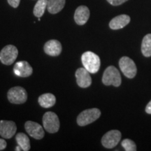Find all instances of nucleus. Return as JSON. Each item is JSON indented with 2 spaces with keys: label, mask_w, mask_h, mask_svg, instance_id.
Instances as JSON below:
<instances>
[{
  "label": "nucleus",
  "mask_w": 151,
  "mask_h": 151,
  "mask_svg": "<svg viewBox=\"0 0 151 151\" xmlns=\"http://www.w3.org/2000/svg\"><path fill=\"white\" fill-rule=\"evenodd\" d=\"M81 61L85 69L91 73H95L99 71L101 61L99 57L91 51L84 52L81 56Z\"/></svg>",
  "instance_id": "f257e3e1"
},
{
  "label": "nucleus",
  "mask_w": 151,
  "mask_h": 151,
  "mask_svg": "<svg viewBox=\"0 0 151 151\" xmlns=\"http://www.w3.org/2000/svg\"><path fill=\"white\" fill-rule=\"evenodd\" d=\"M146 111L148 114H151V101L147 104L146 107Z\"/></svg>",
  "instance_id": "393cba45"
},
{
  "label": "nucleus",
  "mask_w": 151,
  "mask_h": 151,
  "mask_svg": "<svg viewBox=\"0 0 151 151\" xmlns=\"http://www.w3.org/2000/svg\"><path fill=\"white\" fill-rule=\"evenodd\" d=\"M90 10L86 6H80L76 9L74 20L78 25H83L90 18Z\"/></svg>",
  "instance_id": "4468645a"
},
{
  "label": "nucleus",
  "mask_w": 151,
  "mask_h": 151,
  "mask_svg": "<svg viewBox=\"0 0 151 151\" xmlns=\"http://www.w3.org/2000/svg\"><path fill=\"white\" fill-rule=\"evenodd\" d=\"M127 1L128 0H107V1L113 6H119Z\"/></svg>",
  "instance_id": "4be33fe9"
},
{
  "label": "nucleus",
  "mask_w": 151,
  "mask_h": 151,
  "mask_svg": "<svg viewBox=\"0 0 151 151\" xmlns=\"http://www.w3.org/2000/svg\"><path fill=\"white\" fill-rule=\"evenodd\" d=\"M7 98L11 103L22 104L27 100V91L20 86L14 87L7 92Z\"/></svg>",
  "instance_id": "39448f33"
},
{
  "label": "nucleus",
  "mask_w": 151,
  "mask_h": 151,
  "mask_svg": "<svg viewBox=\"0 0 151 151\" xmlns=\"http://www.w3.org/2000/svg\"><path fill=\"white\" fill-rule=\"evenodd\" d=\"M16 151H19V150H22V149L21 148V147H20V146H17L16 148Z\"/></svg>",
  "instance_id": "a878e982"
},
{
  "label": "nucleus",
  "mask_w": 151,
  "mask_h": 151,
  "mask_svg": "<svg viewBox=\"0 0 151 151\" xmlns=\"http://www.w3.org/2000/svg\"><path fill=\"white\" fill-rule=\"evenodd\" d=\"M121 76L116 67L109 66L106 69L102 76V83L105 86L119 87L121 85Z\"/></svg>",
  "instance_id": "f03ea898"
},
{
  "label": "nucleus",
  "mask_w": 151,
  "mask_h": 151,
  "mask_svg": "<svg viewBox=\"0 0 151 151\" xmlns=\"http://www.w3.org/2000/svg\"><path fill=\"white\" fill-rule=\"evenodd\" d=\"M43 50L48 55L52 57L58 56L62 52V44L58 40H55V39L49 40L45 43L44 46H43Z\"/></svg>",
  "instance_id": "ddd939ff"
},
{
  "label": "nucleus",
  "mask_w": 151,
  "mask_h": 151,
  "mask_svg": "<svg viewBox=\"0 0 151 151\" xmlns=\"http://www.w3.org/2000/svg\"><path fill=\"white\" fill-rule=\"evenodd\" d=\"M130 22V17L127 15L122 14L115 17L109 22V27L111 29L116 30L122 29L127 25Z\"/></svg>",
  "instance_id": "2eb2a0df"
},
{
  "label": "nucleus",
  "mask_w": 151,
  "mask_h": 151,
  "mask_svg": "<svg viewBox=\"0 0 151 151\" xmlns=\"http://www.w3.org/2000/svg\"><path fill=\"white\" fill-rule=\"evenodd\" d=\"M7 143L4 139H0V150H3L6 148Z\"/></svg>",
  "instance_id": "b1692460"
},
{
  "label": "nucleus",
  "mask_w": 151,
  "mask_h": 151,
  "mask_svg": "<svg viewBox=\"0 0 151 151\" xmlns=\"http://www.w3.org/2000/svg\"><path fill=\"white\" fill-rule=\"evenodd\" d=\"M76 78L77 84L82 88H88L92 84V78L90 72L85 68H78L76 71Z\"/></svg>",
  "instance_id": "9b49d317"
},
{
  "label": "nucleus",
  "mask_w": 151,
  "mask_h": 151,
  "mask_svg": "<svg viewBox=\"0 0 151 151\" xmlns=\"http://www.w3.org/2000/svg\"><path fill=\"white\" fill-rule=\"evenodd\" d=\"M43 125L48 133H56L60 129V122L56 113L51 111L45 113L43 116Z\"/></svg>",
  "instance_id": "20e7f679"
},
{
  "label": "nucleus",
  "mask_w": 151,
  "mask_h": 151,
  "mask_svg": "<svg viewBox=\"0 0 151 151\" xmlns=\"http://www.w3.org/2000/svg\"><path fill=\"white\" fill-rule=\"evenodd\" d=\"M141 52L145 57L151 56V34L143 37L141 43Z\"/></svg>",
  "instance_id": "6ab92c4d"
},
{
  "label": "nucleus",
  "mask_w": 151,
  "mask_h": 151,
  "mask_svg": "<svg viewBox=\"0 0 151 151\" xmlns=\"http://www.w3.org/2000/svg\"><path fill=\"white\" fill-rule=\"evenodd\" d=\"M48 6V0H38L34 8V15L37 18H41L44 14Z\"/></svg>",
  "instance_id": "aec40b11"
},
{
  "label": "nucleus",
  "mask_w": 151,
  "mask_h": 151,
  "mask_svg": "<svg viewBox=\"0 0 151 151\" xmlns=\"http://www.w3.org/2000/svg\"><path fill=\"white\" fill-rule=\"evenodd\" d=\"M24 129L30 137L37 140L43 139L45 135L42 126L36 122L30 121V120L27 121L24 124Z\"/></svg>",
  "instance_id": "1a4fd4ad"
},
{
  "label": "nucleus",
  "mask_w": 151,
  "mask_h": 151,
  "mask_svg": "<svg viewBox=\"0 0 151 151\" xmlns=\"http://www.w3.org/2000/svg\"><path fill=\"white\" fill-rule=\"evenodd\" d=\"M14 70L15 74L18 76L29 77L33 73V69L27 61H20L15 64Z\"/></svg>",
  "instance_id": "f8f14e48"
},
{
  "label": "nucleus",
  "mask_w": 151,
  "mask_h": 151,
  "mask_svg": "<svg viewBox=\"0 0 151 151\" xmlns=\"http://www.w3.org/2000/svg\"><path fill=\"white\" fill-rule=\"evenodd\" d=\"M122 146L126 151H136L137 150V146L133 141L130 139H124L121 143Z\"/></svg>",
  "instance_id": "412c9836"
},
{
  "label": "nucleus",
  "mask_w": 151,
  "mask_h": 151,
  "mask_svg": "<svg viewBox=\"0 0 151 151\" xmlns=\"http://www.w3.org/2000/svg\"><path fill=\"white\" fill-rule=\"evenodd\" d=\"M18 55V50L13 45H7L0 51V61L3 65H11L14 63Z\"/></svg>",
  "instance_id": "423d86ee"
},
{
  "label": "nucleus",
  "mask_w": 151,
  "mask_h": 151,
  "mask_svg": "<svg viewBox=\"0 0 151 151\" xmlns=\"http://www.w3.org/2000/svg\"><path fill=\"white\" fill-rule=\"evenodd\" d=\"M66 0H48L47 9L51 14H56L65 7Z\"/></svg>",
  "instance_id": "f3484780"
},
{
  "label": "nucleus",
  "mask_w": 151,
  "mask_h": 151,
  "mask_svg": "<svg viewBox=\"0 0 151 151\" xmlns=\"http://www.w3.org/2000/svg\"><path fill=\"white\" fill-rule=\"evenodd\" d=\"M101 116L99 109L93 108L82 111L77 117V124L81 127L88 125L97 120Z\"/></svg>",
  "instance_id": "7ed1b4c3"
},
{
  "label": "nucleus",
  "mask_w": 151,
  "mask_h": 151,
  "mask_svg": "<svg viewBox=\"0 0 151 151\" xmlns=\"http://www.w3.org/2000/svg\"><path fill=\"white\" fill-rule=\"evenodd\" d=\"M7 1H8L9 4L11 6L16 9L17 7H18L19 4H20V0H7Z\"/></svg>",
  "instance_id": "5701e85b"
},
{
  "label": "nucleus",
  "mask_w": 151,
  "mask_h": 151,
  "mask_svg": "<svg viewBox=\"0 0 151 151\" xmlns=\"http://www.w3.org/2000/svg\"><path fill=\"white\" fill-rule=\"evenodd\" d=\"M16 140L18 146L21 147L22 150L28 151L30 150L31 146H30L29 139L25 134L22 133V132L17 134L16 136Z\"/></svg>",
  "instance_id": "a211bd4d"
},
{
  "label": "nucleus",
  "mask_w": 151,
  "mask_h": 151,
  "mask_svg": "<svg viewBox=\"0 0 151 151\" xmlns=\"http://www.w3.org/2000/svg\"><path fill=\"white\" fill-rule=\"evenodd\" d=\"M121 136V132L118 130H111L103 136L101 143L106 148H113L120 142Z\"/></svg>",
  "instance_id": "6e6552de"
},
{
  "label": "nucleus",
  "mask_w": 151,
  "mask_h": 151,
  "mask_svg": "<svg viewBox=\"0 0 151 151\" xmlns=\"http://www.w3.org/2000/svg\"><path fill=\"white\" fill-rule=\"evenodd\" d=\"M120 70L126 77L129 78H134L137 72V66L134 62L128 57H122L119 60Z\"/></svg>",
  "instance_id": "0eeeda50"
},
{
  "label": "nucleus",
  "mask_w": 151,
  "mask_h": 151,
  "mask_svg": "<svg viewBox=\"0 0 151 151\" xmlns=\"http://www.w3.org/2000/svg\"><path fill=\"white\" fill-rule=\"evenodd\" d=\"M17 131L16 124L11 120H0V136L4 139H11Z\"/></svg>",
  "instance_id": "9d476101"
},
{
  "label": "nucleus",
  "mask_w": 151,
  "mask_h": 151,
  "mask_svg": "<svg viewBox=\"0 0 151 151\" xmlns=\"http://www.w3.org/2000/svg\"><path fill=\"white\" fill-rule=\"evenodd\" d=\"M39 105L44 109L52 107L55 104L56 98L54 94L51 93H45L41 94L38 99Z\"/></svg>",
  "instance_id": "dca6fc26"
}]
</instances>
